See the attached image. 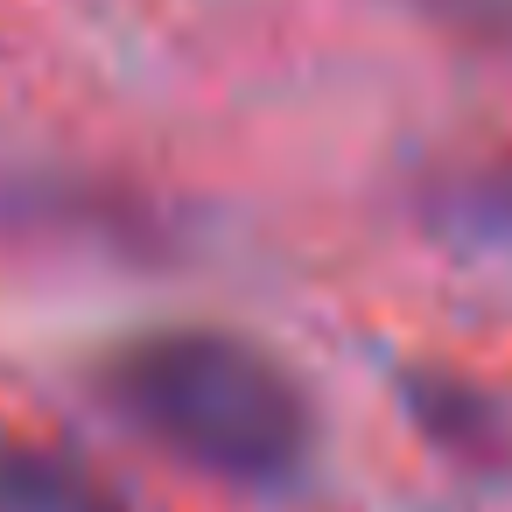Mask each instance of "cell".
I'll use <instances>...</instances> for the list:
<instances>
[{"label":"cell","instance_id":"cell-1","mask_svg":"<svg viewBox=\"0 0 512 512\" xmlns=\"http://www.w3.org/2000/svg\"><path fill=\"white\" fill-rule=\"evenodd\" d=\"M99 386L134 435L232 491H288L316 456V407L302 379L239 330L176 323L127 337Z\"/></svg>","mask_w":512,"mask_h":512},{"label":"cell","instance_id":"cell-2","mask_svg":"<svg viewBox=\"0 0 512 512\" xmlns=\"http://www.w3.org/2000/svg\"><path fill=\"white\" fill-rule=\"evenodd\" d=\"M0 512H134V505L71 449L0 442Z\"/></svg>","mask_w":512,"mask_h":512}]
</instances>
